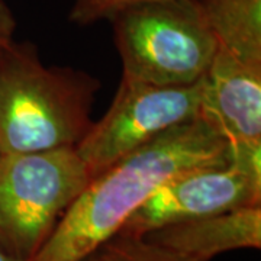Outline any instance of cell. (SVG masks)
<instances>
[{"label": "cell", "mask_w": 261, "mask_h": 261, "mask_svg": "<svg viewBox=\"0 0 261 261\" xmlns=\"http://www.w3.org/2000/svg\"><path fill=\"white\" fill-rule=\"evenodd\" d=\"M200 115L226 141L231 166L261 181V65L218 47L203 79Z\"/></svg>", "instance_id": "cell-7"}, {"label": "cell", "mask_w": 261, "mask_h": 261, "mask_svg": "<svg viewBox=\"0 0 261 261\" xmlns=\"http://www.w3.org/2000/svg\"><path fill=\"white\" fill-rule=\"evenodd\" d=\"M0 261H19L15 260V258H12L9 255H6V254H3V252L0 251Z\"/></svg>", "instance_id": "cell-13"}, {"label": "cell", "mask_w": 261, "mask_h": 261, "mask_svg": "<svg viewBox=\"0 0 261 261\" xmlns=\"http://www.w3.org/2000/svg\"><path fill=\"white\" fill-rule=\"evenodd\" d=\"M92 261H196L168 251L145 237L116 233L92 255Z\"/></svg>", "instance_id": "cell-10"}, {"label": "cell", "mask_w": 261, "mask_h": 261, "mask_svg": "<svg viewBox=\"0 0 261 261\" xmlns=\"http://www.w3.org/2000/svg\"><path fill=\"white\" fill-rule=\"evenodd\" d=\"M148 2L155 0H73L68 19L73 23L86 27L100 20H111L122 10Z\"/></svg>", "instance_id": "cell-11"}, {"label": "cell", "mask_w": 261, "mask_h": 261, "mask_svg": "<svg viewBox=\"0 0 261 261\" xmlns=\"http://www.w3.org/2000/svg\"><path fill=\"white\" fill-rule=\"evenodd\" d=\"M109 22L123 74L155 86L200 82L218 49L199 0L141 3Z\"/></svg>", "instance_id": "cell-3"}, {"label": "cell", "mask_w": 261, "mask_h": 261, "mask_svg": "<svg viewBox=\"0 0 261 261\" xmlns=\"http://www.w3.org/2000/svg\"><path fill=\"white\" fill-rule=\"evenodd\" d=\"M2 160H3V154L0 152V163H2Z\"/></svg>", "instance_id": "cell-14"}, {"label": "cell", "mask_w": 261, "mask_h": 261, "mask_svg": "<svg viewBox=\"0 0 261 261\" xmlns=\"http://www.w3.org/2000/svg\"><path fill=\"white\" fill-rule=\"evenodd\" d=\"M99 80L83 70L45 65L32 42L0 54V152L75 148L92 126Z\"/></svg>", "instance_id": "cell-2"}, {"label": "cell", "mask_w": 261, "mask_h": 261, "mask_svg": "<svg viewBox=\"0 0 261 261\" xmlns=\"http://www.w3.org/2000/svg\"><path fill=\"white\" fill-rule=\"evenodd\" d=\"M218 47L261 65V0H199Z\"/></svg>", "instance_id": "cell-9"}, {"label": "cell", "mask_w": 261, "mask_h": 261, "mask_svg": "<svg viewBox=\"0 0 261 261\" xmlns=\"http://www.w3.org/2000/svg\"><path fill=\"white\" fill-rule=\"evenodd\" d=\"M89 180L75 148L3 155L0 251L15 260H32Z\"/></svg>", "instance_id": "cell-4"}, {"label": "cell", "mask_w": 261, "mask_h": 261, "mask_svg": "<svg viewBox=\"0 0 261 261\" xmlns=\"http://www.w3.org/2000/svg\"><path fill=\"white\" fill-rule=\"evenodd\" d=\"M203 79L167 87L122 74L108 112L75 147L90 178L161 134L200 118Z\"/></svg>", "instance_id": "cell-5"}, {"label": "cell", "mask_w": 261, "mask_h": 261, "mask_svg": "<svg viewBox=\"0 0 261 261\" xmlns=\"http://www.w3.org/2000/svg\"><path fill=\"white\" fill-rule=\"evenodd\" d=\"M151 243L196 261L222 252L261 248V205L168 225L145 235Z\"/></svg>", "instance_id": "cell-8"}, {"label": "cell", "mask_w": 261, "mask_h": 261, "mask_svg": "<svg viewBox=\"0 0 261 261\" xmlns=\"http://www.w3.org/2000/svg\"><path fill=\"white\" fill-rule=\"evenodd\" d=\"M226 164L228 144L205 118L178 125L90 178L31 261L87 260L168 178Z\"/></svg>", "instance_id": "cell-1"}, {"label": "cell", "mask_w": 261, "mask_h": 261, "mask_svg": "<svg viewBox=\"0 0 261 261\" xmlns=\"http://www.w3.org/2000/svg\"><path fill=\"white\" fill-rule=\"evenodd\" d=\"M261 205V181L231 164L178 173L130 215L118 233L145 237L155 229L238 207Z\"/></svg>", "instance_id": "cell-6"}, {"label": "cell", "mask_w": 261, "mask_h": 261, "mask_svg": "<svg viewBox=\"0 0 261 261\" xmlns=\"http://www.w3.org/2000/svg\"><path fill=\"white\" fill-rule=\"evenodd\" d=\"M84 261H92V257H89V258H87V260H84Z\"/></svg>", "instance_id": "cell-15"}, {"label": "cell", "mask_w": 261, "mask_h": 261, "mask_svg": "<svg viewBox=\"0 0 261 261\" xmlns=\"http://www.w3.org/2000/svg\"><path fill=\"white\" fill-rule=\"evenodd\" d=\"M16 18L6 0H0V54L15 41Z\"/></svg>", "instance_id": "cell-12"}]
</instances>
